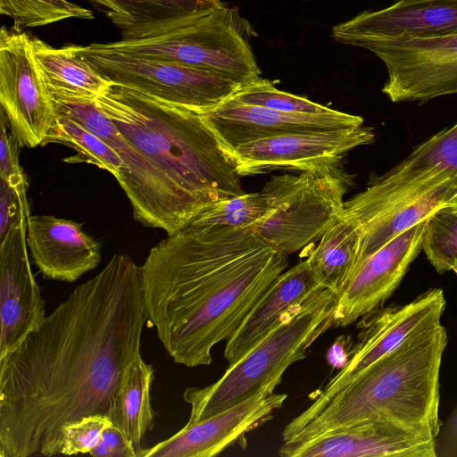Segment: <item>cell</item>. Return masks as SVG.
Returning <instances> with one entry per match:
<instances>
[{
	"mask_svg": "<svg viewBox=\"0 0 457 457\" xmlns=\"http://www.w3.org/2000/svg\"><path fill=\"white\" fill-rule=\"evenodd\" d=\"M147 321L140 266L115 253L0 361V457L61 454V430L110 418Z\"/></svg>",
	"mask_w": 457,
	"mask_h": 457,
	"instance_id": "obj_1",
	"label": "cell"
},
{
	"mask_svg": "<svg viewBox=\"0 0 457 457\" xmlns=\"http://www.w3.org/2000/svg\"><path fill=\"white\" fill-rule=\"evenodd\" d=\"M253 228L191 222L152 247L140 266L145 311L174 362L212 361L287 266Z\"/></svg>",
	"mask_w": 457,
	"mask_h": 457,
	"instance_id": "obj_2",
	"label": "cell"
},
{
	"mask_svg": "<svg viewBox=\"0 0 457 457\" xmlns=\"http://www.w3.org/2000/svg\"><path fill=\"white\" fill-rule=\"evenodd\" d=\"M96 102L170 182L192 221L209 204L244 193L233 158L204 115L113 83Z\"/></svg>",
	"mask_w": 457,
	"mask_h": 457,
	"instance_id": "obj_3",
	"label": "cell"
},
{
	"mask_svg": "<svg viewBox=\"0 0 457 457\" xmlns=\"http://www.w3.org/2000/svg\"><path fill=\"white\" fill-rule=\"evenodd\" d=\"M447 335L439 323L420 330L318 407L283 429V442H304L365 421H387L439 434V370Z\"/></svg>",
	"mask_w": 457,
	"mask_h": 457,
	"instance_id": "obj_4",
	"label": "cell"
},
{
	"mask_svg": "<svg viewBox=\"0 0 457 457\" xmlns=\"http://www.w3.org/2000/svg\"><path fill=\"white\" fill-rule=\"evenodd\" d=\"M337 295L320 288L286 312L253 349L205 387H187L184 400L190 405L187 422L218 414L264 388L275 390L286 370L303 359L318 337L333 327Z\"/></svg>",
	"mask_w": 457,
	"mask_h": 457,
	"instance_id": "obj_5",
	"label": "cell"
},
{
	"mask_svg": "<svg viewBox=\"0 0 457 457\" xmlns=\"http://www.w3.org/2000/svg\"><path fill=\"white\" fill-rule=\"evenodd\" d=\"M250 26L237 9L222 4L151 35L102 46L207 71L244 85L262 74L250 46Z\"/></svg>",
	"mask_w": 457,
	"mask_h": 457,
	"instance_id": "obj_6",
	"label": "cell"
},
{
	"mask_svg": "<svg viewBox=\"0 0 457 457\" xmlns=\"http://www.w3.org/2000/svg\"><path fill=\"white\" fill-rule=\"evenodd\" d=\"M78 54L104 79L154 99L204 115L229 99L241 83L207 71L108 49L77 46Z\"/></svg>",
	"mask_w": 457,
	"mask_h": 457,
	"instance_id": "obj_7",
	"label": "cell"
},
{
	"mask_svg": "<svg viewBox=\"0 0 457 457\" xmlns=\"http://www.w3.org/2000/svg\"><path fill=\"white\" fill-rule=\"evenodd\" d=\"M345 177L339 170L278 175L265 184L270 212L253 228L288 255L320 237L342 215Z\"/></svg>",
	"mask_w": 457,
	"mask_h": 457,
	"instance_id": "obj_8",
	"label": "cell"
},
{
	"mask_svg": "<svg viewBox=\"0 0 457 457\" xmlns=\"http://www.w3.org/2000/svg\"><path fill=\"white\" fill-rule=\"evenodd\" d=\"M456 192L457 170L400 184H383L375 179L365 190L345 202L344 212L355 220L361 230L355 265L446 205Z\"/></svg>",
	"mask_w": 457,
	"mask_h": 457,
	"instance_id": "obj_9",
	"label": "cell"
},
{
	"mask_svg": "<svg viewBox=\"0 0 457 457\" xmlns=\"http://www.w3.org/2000/svg\"><path fill=\"white\" fill-rule=\"evenodd\" d=\"M347 45L367 49L385 64L382 92L394 103L457 94V33L438 37H363Z\"/></svg>",
	"mask_w": 457,
	"mask_h": 457,
	"instance_id": "obj_10",
	"label": "cell"
},
{
	"mask_svg": "<svg viewBox=\"0 0 457 457\" xmlns=\"http://www.w3.org/2000/svg\"><path fill=\"white\" fill-rule=\"evenodd\" d=\"M56 113L77 121L110 145L123 162L117 179L130 201L134 219L143 225L160 222L179 207L175 189L120 132L98 107L96 98L51 96Z\"/></svg>",
	"mask_w": 457,
	"mask_h": 457,
	"instance_id": "obj_11",
	"label": "cell"
},
{
	"mask_svg": "<svg viewBox=\"0 0 457 457\" xmlns=\"http://www.w3.org/2000/svg\"><path fill=\"white\" fill-rule=\"evenodd\" d=\"M31 37L15 27L0 31V102L19 145H43L57 113L35 64Z\"/></svg>",
	"mask_w": 457,
	"mask_h": 457,
	"instance_id": "obj_12",
	"label": "cell"
},
{
	"mask_svg": "<svg viewBox=\"0 0 457 457\" xmlns=\"http://www.w3.org/2000/svg\"><path fill=\"white\" fill-rule=\"evenodd\" d=\"M445 307L443 290L431 288L406 304L376 309L365 315L358 325V341L348 360L309 406L328 402L406 338L441 323Z\"/></svg>",
	"mask_w": 457,
	"mask_h": 457,
	"instance_id": "obj_13",
	"label": "cell"
},
{
	"mask_svg": "<svg viewBox=\"0 0 457 457\" xmlns=\"http://www.w3.org/2000/svg\"><path fill=\"white\" fill-rule=\"evenodd\" d=\"M374 137L373 129L361 125L279 135L245 144L229 154L241 177L274 169L330 171L337 170L348 152L371 144Z\"/></svg>",
	"mask_w": 457,
	"mask_h": 457,
	"instance_id": "obj_14",
	"label": "cell"
},
{
	"mask_svg": "<svg viewBox=\"0 0 457 457\" xmlns=\"http://www.w3.org/2000/svg\"><path fill=\"white\" fill-rule=\"evenodd\" d=\"M428 219L399 234L353 268L338 293L333 327H345L378 309L396 289L422 249Z\"/></svg>",
	"mask_w": 457,
	"mask_h": 457,
	"instance_id": "obj_15",
	"label": "cell"
},
{
	"mask_svg": "<svg viewBox=\"0 0 457 457\" xmlns=\"http://www.w3.org/2000/svg\"><path fill=\"white\" fill-rule=\"evenodd\" d=\"M267 387L246 400L202 420L187 422L179 432L153 447L143 449L139 457H211L270 420L282 407L287 395Z\"/></svg>",
	"mask_w": 457,
	"mask_h": 457,
	"instance_id": "obj_16",
	"label": "cell"
},
{
	"mask_svg": "<svg viewBox=\"0 0 457 457\" xmlns=\"http://www.w3.org/2000/svg\"><path fill=\"white\" fill-rule=\"evenodd\" d=\"M27 226L28 219L21 220L0 240V361L46 318L29 264Z\"/></svg>",
	"mask_w": 457,
	"mask_h": 457,
	"instance_id": "obj_17",
	"label": "cell"
},
{
	"mask_svg": "<svg viewBox=\"0 0 457 457\" xmlns=\"http://www.w3.org/2000/svg\"><path fill=\"white\" fill-rule=\"evenodd\" d=\"M284 457H435L436 436L428 430L387 421H365L304 442H284Z\"/></svg>",
	"mask_w": 457,
	"mask_h": 457,
	"instance_id": "obj_18",
	"label": "cell"
},
{
	"mask_svg": "<svg viewBox=\"0 0 457 457\" xmlns=\"http://www.w3.org/2000/svg\"><path fill=\"white\" fill-rule=\"evenodd\" d=\"M228 153L256 140L279 135L329 131L363 125L359 115L335 110L326 114L287 113L229 98L204 115Z\"/></svg>",
	"mask_w": 457,
	"mask_h": 457,
	"instance_id": "obj_19",
	"label": "cell"
},
{
	"mask_svg": "<svg viewBox=\"0 0 457 457\" xmlns=\"http://www.w3.org/2000/svg\"><path fill=\"white\" fill-rule=\"evenodd\" d=\"M457 33V0H399L365 11L333 27L335 40L347 45L363 37H438Z\"/></svg>",
	"mask_w": 457,
	"mask_h": 457,
	"instance_id": "obj_20",
	"label": "cell"
},
{
	"mask_svg": "<svg viewBox=\"0 0 457 457\" xmlns=\"http://www.w3.org/2000/svg\"><path fill=\"white\" fill-rule=\"evenodd\" d=\"M27 245L45 278L74 282L96 269L101 261L100 244L81 225L52 215H30Z\"/></svg>",
	"mask_w": 457,
	"mask_h": 457,
	"instance_id": "obj_21",
	"label": "cell"
},
{
	"mask_svg": "<svg viewBox=\"0 0 457 457\" xmlns=\"http://www.w3.org/2000/svg\"><path fill=\"white\" fill-rule=\"evenodd\" d=\"M322 287L307 260L283 271L239 328L227 340L224 358L232 364L253 349L283 315Z\"/></svg>",
	"mask_w": 457,
	"mask_h": 457,
	"instance_id": "obj_22",
	"label": "cell"
},
{
	"mask_svg": "<svg viewBox=\"0 0 457 457\" xmlns=\"http://www.w3.org/2000/svg\"><path fill=\"white\" fill-rule=\"evenodd\" d=\"M135 39L166 29L180 20L222 5L220 0H85Z\"/></svg>",
	"mask_w": 457,
	"mask_h": 457,
	"instance_id": "obj_23",
	"label": "cell"
},
{
	"mask_svg": "<svg viewBox=\"0 0 457 457\" xmlns=\"http://www.w3.org/2000/svg\"><path fill=\"white\" fill-rule=\"evenodd\" d=\"M32 55L50 96L97 97L112 83L76 52L75 45L55 48L31 37Z\"/></svg>",
	"mask_w": 457,
	"mask_h": 457,
	"instance_id": "obj_24",
	"label": "cell"
},
{
	"mask_svg": "<svg viewBox=\"0 0 457 457\" xmlns=\"http://www.w3.org/2000/svg\"><path fill=\"white\" fill-rule=\"evenodd\" d=\"M361 237L360 226L345 212L320 237L306 260L322 287L338 295L356 263Z\"/></svg>",
	"mask_w": 457,
	"mask_h": 457,
	"instance_id": "obj_25",
	"label": "cell"
},
{
	"mask_svg": "<svg viewBox=\"0 0 457 457\" xmlns=\"http://www.w3.org/2000/svg\"><path fill=\"white\" fill-rule=\"evenodd\" d=\"M154 370L142 356L129 368L116 395L110 420L133 445L139 457L142 442L154 427V411L151 403V388Z\"/></svg>",
	"mask_w": 457,
	"mask_h": 457,
	"instance_id": "obj_26",
	"label": "cell"
},
{
	"mask_svg": "<svg viewBox=\"0 0 457 457\" xmlns=\"http://www.w3.org/2000/svg\"><path fill=\"white\" fill-rule=\"evenodd\" d=\"M448 170H457V122L423 142L376 180L384 184L406 183Z\"/></svg>",
	"mask_w": 457,
	"mask_h": 457,
	"instance_id": "obj_27",
	"label": "cell"
},
{
	"mask_svg": "<svg viewBox=\"0 0 457 457\" xmlns=\"http://www.w3.org/2000/svg\"><path fill=\"white\" fill-rule=\"evenodd\" d=\"M50 143L62 144L77 152L65 162L93 164L111 172L116 179L123 170L121 159L110 145L65 115L57 113L43 145Z\"/></svg>",
	"mask_w": 457,
	"mask_h": 457,
	"instance_id": "obj_28",
	"label": "cell"
},
{
	"mask_svg": "<svg viewBox=\"0 0 457 457\" xmlns=\"http://www.w3.org/2000/svg\"><path fill=\"white\" fill-rule=\"evenodd\" d=\"M271 210V202L262 191L241 194L206 206L192 221L201 225L253 228Z\"/></svg>",
	"mask_w": 457,
	"mask_h": 457,
	"instance_id": "obj_29",
	"label": "cell"
},
{
	"mask_svg": "<svg viewBox=\"0 0 457 457\" xmlns=\"http://www.w3.org/2000/svg\"><path fill=\"white\" fill-rule=\"evenodd\" d=\"M0 13L15 28H35L76 18L94 19L93 12L67 0H0Z\"/></svg>",
	"mask_w": 457,
	"mask_h": 457,
	"instance_id": "obj_30",
	"label": "cell"
},
{
	"mask_svg": "<svg viewBox=\"0 0 457 457\" xmlns=\"http://www.w3.org/2000/svg\"><path fill=\"white\" fill-rule=\"evenodd\" d=\"M422 250L438 273L457 264V210L446 205L428 219Z\"/></svg>",
	"mask_w": 457,
	"mask_h": 457,
	"instance_id": "obj_31",
	"label": "cell"
},
{
	"mask_svg": "<svg viewBox=\"0 0 457 457\" xmlns=\"http://www.w3.org/2000/svg\"><path fill=\"white\" fill-rule=\"evenodd\" d=\"M236 102L287 113L326 114L335 110L278 89L272 82L258 79L244 84L230 97Z\"/></svg>",
	"mask_w": 457,
	"mask_h": 457,
	"instance_id": "obj_32",
	"label": "cell"
},
{
	"mask_svg": "<svg viewBox=\"0 0 457 457\" xmlns=\"http://www.w3.org/2000/svg\"><path fill=\"white\" fill-rule=\"evenodd\" d=\"M112 424L108 417L89 415L64 425L61 430V454L89 453L98 444L103 431Z\"/></svg>",
	"mask_w": 457,
	"mask_h": 457,
	"instance_id": "obj_33",
	"label": "cell"
},
{
	"mask_svg": "<svg viewBox=\"0 0 457 457\" xmlns=\"http://www.w3.org/2000/svg\"><path fill=\"white\" fill-rule=\"evenodd\" d=\"M0 179L12 187L27 190L26 176L19 162V143L12 134L8 131L10 128L4 111L0 112Z\"/></svg>",
	"mask_w": 457,
	"mask_h": 457,
	"instance_id": "obj_34",
	"label": "cell"
},
{
	"mask_svg": "<svg viewBox=\"0 0 457 457\" xmlns=\"http://www.w3.org/2000/svg\"><path fill=\"white\" fill-rule=\"evenodd\" d=\"M29 216L27 190L12 187L0 179V240L21 220Z\"/></svg>",
	"mask_w": 457,
	"mask_h": 457,
	"instance_id": "obj_35",
	"label": "cell"
},
{
	"mask_svg": "<svg viewBox=\"0 0 457 457\" xmlns=\"http://www.w3.org/2000/svg\"><path fill=\"white\" fill-rule=\"evenodd\" d=\"M89 454L95 457H137L129 438L112 424L103 431L98 444Z\"/></svg>",
	"mask_w": 457,
	"mask_h": 457,
	"instance_id": "obj_36",
	"label": "cell"
},
{
	"mask_svg": "<svg viewBox=\"0 0 457 457\" xmlns=\"http://www.w3.org/2000/svg\"><path fill=\"white\" fill-rule=\"evenodd\" d=\"M436 456L457 457V408L447 421L442 435L436 437Z\"/></svg>",
	"mask_w": 457,
	"mask_h": 457,
	"instance_id": "obj_37",
	"label": "cell"
},
{
	"mask_svg": "<svg viewBox=\"0 0 457 457\" xmlns=\"http://www.w3.org/2000/svg\"><path fill=\"white\" fill-rule=\"evenodd\" d=\"M446 206L457 210V192L455 195L449 200Z\"/></svg>",
	"mask_w": 457,
	"mask_h": 457,
	"instance_id": "obj_38",
	"label": "cell"
},
{
	"mask_svg": "<svg viewBox=\"0 0 457 457\" xmlns=\"http://www.w3.org/2000/svg\"><path fill=\"white\" fill-rule=\"evenodd\" d=\"M453 270L455 272V274L457 275V264L454 266V268L453 269Z\"/></svg>",
	"mask_w": 457,
	"mask_h": 457,
	"instance_id": "obj_39",
	"label": "cell"
},
{
	"mask_svg": "<svg viewBox=\"0 0 457 457\" xmlns=\"http://www.w3.org/2000/svg\"><path fill=\"white\" fill-rule=\"evenodd\" d=\"M397 1H399V0H397Z\"/></svg>",
	"mask_w": 457,
	"mask_h": 457,
	"instance_id": "obj_40",
	"label": "cell"
}]
</instances>
